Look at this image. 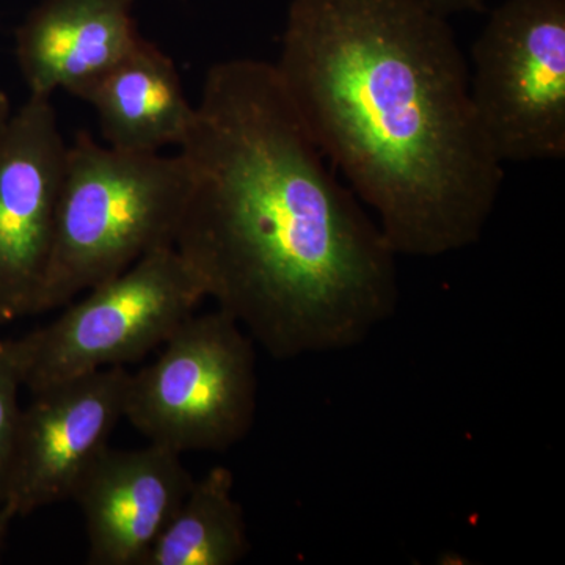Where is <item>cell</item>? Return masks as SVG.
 <instances>
[{
  "label": "cell",
  "instance_id": "cell-9",
  "mask_svg": "<svg viewBox=\"0 0 565 565\" xmlns=\"http://www.w3.org/2000/svg\"><path fill=\"white\" fill-rule=\"evenodd\" d=\"M193 481L172 449L109 446L71 497L84 515L88 564L143 565Z\"/></svg>",
  "mask_w": 565,
  "mask_h": 565
},
{
  "label": "cell",
  "instance_id": "cell-8",
  "mask_svg": "<svg viewBox=\"0 0 565 565\" xmlns=\"http://www.w3.org/2000/svg\"><path fill=\"white\" fill-rule=\"evenodd\" d=\"M66 148L52 98L29 96L0 136V326L39 315Z\"/></svg>",
  "mask_w": 565,
  "mask_h": 565
},
{
  "label": "cell",
  "instance_id": "cell-7",
  "mask_svg": "<svg viewBox=\"0 0 565 565\" xmlns=\"http://www.w3.org/2000/svg\"><path fill=\"white\" fill-rule=\"evenodd\" d=\"M129 374L106 367L32 393L18 419L3 501L14 519L71 500L125 419Z\"/></svg>",
  "mask_w": 565,
  "mask_h": 565
},
{
  "label": "cell",
  "instance_id": "cell-4",
  "mask_svg": "<svg viewBox=\"0 0 565 565\" xmlns=\"http://www.w3.org/2000/svg\"><path fill=\"white\" fill-rule=\"evenodd\" d=\"M163 351L129 374L125 419L150 444L222 452L243 441L258 408L255 343L232 316H189Z\"/></svg>",
  "mask_w": 565,
  "mask_h": 565
},
{
  "label": "cell",
  "instance_id": "cell-2",
  "mask_svg": "<svg viewBox=\"0 0 565 565\" xmlns=\"http://www.w3.org/2000/svg\"><path fill=\"white\" fill-rule=\"evenodd\" d=\"M397 256L471 247L504 181L448 18L423 0H291L274 63Z\"/></svg>",
  "mask_w": 565,
  "mask_h": 565
},
{
  "label": "cell",
  "instance_id": "cell-12",
  "mask_svg": "<svg viewBox=\"0 0 565 565\" xmlns=\"http://www.w3.org/2000/svg\"><path fill=\"white\" fill-rule=\"evenodd\" d=\"M250 552L234 476L217 465L193 481L143 565H234Z\"/></svg>",
  "mask_w": 565,
  "mask_h": 565
},
{
  "label": "cell",
  "instance_id": "cell-17",
  "mask_svg": "<svg viewBox=\"0 0 565 565\" xmlns=\"http://www.w3.org/2000/svg\"><path fill=\"white\" fill-rule=\"evenodd\" d=\"M3 345H6V341L0 340V352H2Z\"/></svg>",
  "mask_w": 565,
  "mask_h": 565
},
{
  "label": "cell",
  "instance_id": "cell-3",
  "mask_svg": "<svg viewBox=\"0 0 565 565\" xmlns=\"http://www.w3.org/2000/svg\"><path fill=\"white\" fill-rule=\"evenodd\" d=\"M188 185L180 152L122 151L77 134L66 148L39 315L173 245Z\"/></svg>",
  "mask_w": 565,
  "mask_h": 565
},
{
  "label": "cell",
  "instance_id": "cell-11",
  "mask_svg": "<svg viewBox=\"0 0 565 565\" xmlns=\"http://www.w3.org/2000/svg\"><path fill=\"white\" fill-rule=\"evenodd\" d=\"M77 98L95 109L106 143L122 151L178 148L195 115L173 58L145 39Z\"/></svg>",
  "mask_w": 565,
  "mask_h": 565
},
{
  "label": "cell",
  "instance_id": "cell-14",
  "mask_svg": "<svg viewBox=\"0 0 565 565\" xmlns=\"http://www.w3.org/2000/svg\"><path fill=\"white\" fill-rule=\"evenodd\" d=\"M430 10L445 18L457 13H479L486 9L487 0H423Z\"/></svg>",
  "mask_w": 565,
  "mask_h": 565
},
{
  "label": "cell",
  "instance_id": "cell-10",
  "mask_svg": "<svg viewBox=\"0 0 565 565\" xmlns=\"http://www.w3.org/2000/svg\"><path fill=\"white\" fill-rule=\"evenodd\" d=\"M136 0H43L14 33V58L29 96H79L143 39Z\"/></svg>",
  "mask_w": 565,
  "mask_h": 565
},
{
  "label": "cell",
  "instance_id": "cell-1",
  "mask_svg": "<svg viewBox=\"0 0 565 565\" xmlns=\"http://www.w3.org/2000/svg\"><path fill=\"white\" fill-rule=\"evenodd\" d=\"M178 152L173 247L277 360L345 351L396 313V253L316 145L274 63L212 65Z\"/></svg>",
  "mask_w": 565,
  "mask_h": 565
},
{
  "label": "cell",
  "instance_id": "cell-5",
  "mask_svg": "<svg viewBox=\"0 0 565 565\" xmlns=\"http://www.w3.org/2000/svg\"><path fill=\"white\" fill-rule=\"evenodd\" d=\"M87 292L55 321L9 340L29 392L137 362L166 343L206 299L173 245L156 248Z\"/></svg>",
  "mask_w": 565,
  "mask_h": 565
},
{
  "label": "cell",
  "instance_id": "cell-15",
  "mask_svg": "<svg viewBox=\"0 0 565 565\" xmlns=\"http://www.w3.org/2000/svg\"><path fill=\"white\" fill-rule=\"evenodd\" d=\"M14 515L11 514L6 505H0V561H2V553L6 550L7 537H9V531L11 522H13Z\"/></svg>",
  "mask_w": 565,
  "mask_h": 565
},
{
  "label": "cell",
  "instance_id": "cell-6",
  "mask_svg": "<svg viewBox=\"0 0 565 565\" xmlns=\"http://www.w3.org/2000/svg\"><path fill=\"white\" fill-rule=\"evenodd\" d=\"M471 63V99L498 159H564L565 0H504Z\"/></svg>",
  "mask_w": 565,
  "mask_h": 565
},
{
  "label": "cell",
  "instance_id": "cell-13",
  "mask_svg": "<svg viewBox=\"0 0 565 565\" xmlns=\"http://www.w3.org/2000/svg\"><path fill=\"white\" fill-rule=\"evenodd\" d=\"M21 377L6 341L0 352V505L6 501L9 484L11 455H13L14 437H17L18 419H20Z\"/></svg>",
  "mask_w": 565,
  "mask_h": 565
},
{
  "label": "cell",
  "instance_id": "cell-16",
  "mask_svg": "<svg viewBox=\"0 0 565 565\" xmlns=\"http://www.w3.org/2000/svg\"><path fill=\"white\" fill-rule=\"evenodd\" d=\"M11 114H13V110H11L9 96L6 92L0 90V136H2L7 122L10 121Z\"/></svg>",
  "mask_w": 565,
  "mask_h": 565
}]
</instances>
